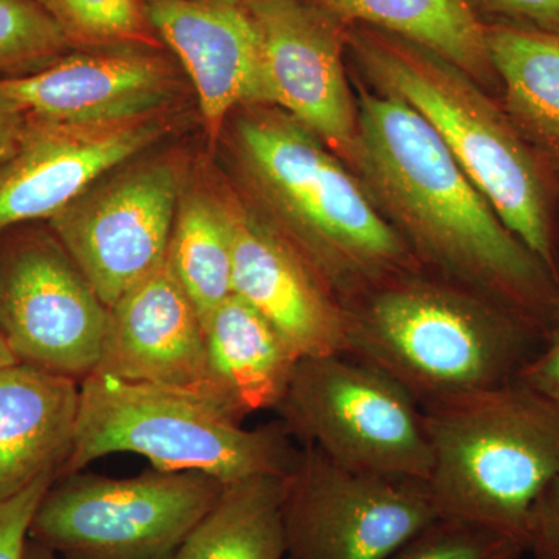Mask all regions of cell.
Returning a JSON list of instances; mask_svg holds the SVG:
<instances>
[{
    "mask_svg": "<svg viewBox=\"0 0 559 559\" xmlns=\"http://www.w3.org/2000/svg\"><path fill=\"white\" fill-rule=\"evenodd\" d=\"M352 164L423 271L513 311L544 336L559 280L514 237L432 127L395 95L362 92Z\"/></svg>",
    "mask_w": 559,
    "mask_h": 559,
    "instance_id": "cell-1",
    "label": "cell"
},
{
    "mask_svg": "<svg viewBox=\"0 0 559 559\" xmlns=\"http://www.w3.org/2000/svg\"><path fill=\"white\" fill-rule=\"evenodd\" d=\"M348 352L393 378L419 406L518 380L538 329L426 271L378 283L344 304Z\"/></svg>",
    "mask_w": 559,
    "mask_h": 559,
    "instance_id": "cell-2",
    "label": "cell"
},
{
    "mask_svg": "<svg viewBox=\"0 0 559 559\" xmlns=\"http://www.w3.org/2000/svg\"><path fill=\"white\" fill-rule=\"evenodd\" d=\"M356 55L378 91L417 110L507 229L559 280V178L503 106L468 73L384 32H356Z\"/></svg>",
    "mask_w": 559,
    "mask_h": 559,
    "instance_id": "cell-3",
    "label": "cell"
},
{
    "mask_svg": "<svg viewBox=\"0 0 559 559\" xmlns=\"http://www.w3.org/2000/svg\"><path fill=\"white\" fill-rule=\"evenodd\" d=\"M250 182L342 305L384 280L421 271L369 191L318 135L285 112H253L237 128Z\"/></svg>",
    "mask_w": 559,
    "mask_h": 559,
    "instance_id": "cell-4",
    "label": "cell"
},
{
    "mask_svg": "<svg viewBox=\"0 0 559 559\" xmlns=\"http://www.w3.org/2000/svg\"><path fill=\"white\" fill-rule=\"evenodd\" d=\"M430 448L425 481L441 518L524 544L536 499L559 462V407L520 381L421 407Z\"/></svg>",
    "mask_w": 559,
    "mask_h": 559,
    "instance_id": "cell-5",
    "label": "cell"
},
{
    "mask_svg": "<svg viewBox=\"0 0 559 559\" xmlns=\"http://www.w3.org/2000/svg\"><path fill=\"white\" fill-rule=\"evenodd\" d=\"M112 454L142 455L151 468L229 485L288 476L300 448L280 421L248 429L198 393L92 373L80 382L75 439L60 476Z\"/></svg>",
    "mask_w": 559,
    "mask_h": 559,
    "instance_id": "cell-6",
    "label": "cell"
},
{
    "mask_svg": "<svg viewBox=\"0 0 559 559\" xmlns=\"http://www.w3.org/2000/svg\"><path fill=\"white\" fill-rule=\"evenodd\" d=\"M278 421L301 447L356 473L425 484L430 448L421 406L403 385L352 355L301 358Z\"/></svg>",
    "mask_w": 559,
    "mask_h": 559,
    "instance_id": "cell-7",
    "label": "cell"
},
{
    "mask_svg": "<svg viewBox=\"0 0 559 559\" xmlns=\"http://www.w3.org/2000/svg\"><path fill=\"white\" fill-rule=\"evenodd\" d=\"M223 489L190 471L151 468L127 479L76 471L47 489L28 538L64 559H157L179 549Z\"/></svg>",
    "mask_w": 559,
    "mask_h": 559,
    "instance_id": "cell-8",
    "label": "cell"
},
{
    "mask_svg": "<svg viewBox=\"0 0 559 559\" xmlns=\"http://www.w3.org/2000/svg\"><path fill=\"white\" fill-rule=\"evenodd\" d=\"M288 559H388L439 518L423 481L342 468L301 447L282 502Z\"/></svg>",
    "mask_w": 559,
    "mask_h": 559,
    "instance_id": "cell-9",
    "label": "cell"
},
{
    "mask_svg": "<svg viewBox=\"0 0 559 559\" xmlns=\"http://www.w3.org/2000/svg\"><path fill=\"white\" fill-rule=\"evenodd\" d=\"M109 308L60 241L0 249V331L20 362L83 381L97 369Z\"/></svg>",
    "mask_w": 559,
    "mask_h": 559,
    "instance_id": "cell-10",
    "label": "cell"
},
{
    "mask_svg": "<svg viewBox=\"0 0 559 559\" xmlns=\"http://www.w3.org/2000/svg\"><path fill=\"white\" fill-rule=\"evenodd\" d=\"M179 194V168L151 162L87 190L50 219L106 307L164 266Z\"/></svg>",
    "mask_w": 559,
    "mask_h": 559,
    "instance_id": "cell-11",
    "label": "cell"
},
{
    "mask_svg": "<svg viewBox=\"0 0 559 559\" xmlns=\"http://www.w3.org/2000/svg\"><path fill=\"white\" fill-rule=\"evenodd\" d=\"M260 36L267 103L352 160L358 103L349 91L337 21L304 0H246Z\"/></svg>",
    "mask_w": 559,
    "mask_h": 559,
    "instance_id": "cell-12",
    "label": "cell"
},
{
    "mask_svg": "<svg viewBox=\"0 0 559 559\" xmlns=\"http://www.w3.org/2000/svg\"><path fill=\"white\" fill-rule=\"evenodd\" d=\"M231 289L277 331L299 358L347 355L344 305L318 271L267 221L227 207Z\"/></svg>",
    "mask_w": 559,
    "mask_h": 559,
    "instance_id": "cell-13",
    "label": "cell"
},
{
    "mask_svg": "<svg viewBox=\"0 0 559 559\" xmlns=\"http://www.w3.org/2000/svg\"><path fill=\"white\" fill-rule=\"evenodd\" d=\"M159 135L160 124L150 117L103 127L31 119L20 150L0 171V231L53 218Z\"/></svg>",
    "mask_w": 559,
    "mask_h": 559,
    "instance_id": "cell-14",
    "label": "cell"
},
{
    "mask_svg": "<svg viewBox=\"0 0 559 559\" xmlns=\"http://www.w3.org/2000/svg\"><path fill=\"white\" fill-rule=\"evenodd\" d=\"M94 373L209 400L204 325L167 263L109 308Z\"/></svg>",
    "mask_w": 559,
    "mask_h": 559,
    "instance_id": "cell-15",
    "label": "cell"
},
{
    "mask_svg": "<svg viewBox=\"0 0 559 559\" xmlns=\"http://www.w3.org/2000/svg\"><path fill=\"white\" fill-rule=\"evenodd\" d=\"M173 90L167 66L140 53L73 55L31 75L0 79V98L31 119L80 127L148 119Z\"/></svg>",
    "mask_w": 559,
    "mask_h": 559,
    "instance_id": "cell-16",
    "label": "cell"
},
{
    "mask_svg": "<svg viewBox=\"0 0 559 559\" xmlns=\"http://www.w3.org/2000/svg\"><path fill=\"white\" fill-rule=\"evenodd\" d=\"M146 14L193 81L210 134H218L237 106L270 105L260 36L246 3L146 0Z\"/></svg>",
    "mask_w": 559,
    "mask_h": 559,
    "instance_id": "cell-17",
    "label": "cell"
},
{
    "mask_svg": "<svg viewBox=\"0 0 559 559\" xmlns=\"http://www.w3.org/2000/svg\"><path fill=\"white\" fill-rule=\"evenodd\" d=\"M80 382L31 364L0 371V503L60 477L75 439Z\"/></svg>",
    "mask_w": 559,
    "mask_h": 559,
    "instance_id": "cell-18",
    "label": "cell"
},
{
    "mask_svg": "<svg viewBox=\"0 0 559 559\" xmlns=\"http://www.w3.org/2000/svg\"><path fill=\"white\" fill-rule=\"evenodd\" d=\"M209 400L237 421L277 411L299 356L259 312L231 294L204 325Z\"/></svg>",
    "mask_w": 559,
    "mask_h": 559,
    "instance_id": "cell-19",
    "label": "cell"
},
{
    "mask_svg": "<svg viewBox=\"0 0 559 559\" xmlns=\"http://www.w3.org/2000/svg\"><path fill=\"white\" fill-rule=\"evenodd\" d=\"M503 109L559 178V33L525 25H487Z\"/></svg>",
    "mask_w": 559,
    "mask_h": 559,
    "instance_id": "cell-20",
    "label": "cell"
},
{
    "mask_svg": "<svg viewBox=\"0 0 559 559\" xmlns=\"http://www.w3.org/2000/svg\"><path fill=\"white\" fill-rule=\"evenodd\" d=\"M337 22H359L432 51L480 86L499 84L487 44V25L469 0H311Z\"/></svg>",
    "mask_w": 559,
    "mask_h": 559,
    "instance_id": "cell-21",
    "label": "cell"
},
{
    "mask_svg": "<svg viewBox=\"0 0 559 559\" xmlns=\"http://www.w3.org/2000/svg\"><path fill=\"white\" fill-rule=\"evenodd\" d=\"M285 477H253L224 485L212 509L175 551L176 559H283Z\"/></svg>",
    "mask_w": 559,
    "mask_h": 559,
    "instance_id": "cell-22",
    "label": "cell"
},
{
    "mask_svg": "<svg viewBox=\"0 0 559 559\" xmlns=\"http://www.w3.org/2000/svg\"><path fill=\"white\" fill-rule=\"evenodd\" d=\"M165 263L205 325L216 308L234 294L227 207L200 193L180 202Z\"/></svg>",
    "mask_w": 559,
    "mask_h": 559,
    "instance_id": "cell-23",
    "label": "cell"
},
{
    "mask_svg": "<svg viewBox=\"0 0 559 559\" xmlns=\"http://www.w3.org/2000/svg\"><path fill=\"white\" fill-rule=\"evenodd\" d=\"M524 544L495 530L452 518H437L388 559H521Z\"/></svg>",
    "mask_w": 559,
    "mask_h": 559,
    "instance_id": "cell-24",
    "label": "cell"
},
{
    "mask_svg": "<svg viewBox=\"0 0 559 559\" xmlns=\"http://www.w3.org/2000/svg\"><path fill=\"white\" fill-rule=\"evenodd\" d=\"M64 46L60 22L31 0H0V70L47 60Z\"/></svg>",
    "mask_w": 559,
    "mask_h": 559,
    "instance_id": "cell-25",
    "label": "cell"
},
{
    "mask_svg": "<svg viewBox=\"0 0 559 559\" xmlns=\"http://www.w3.org/2000/svg\"><path fill=\"white\" fill-rule=\"evenodd\" d=\"M61 27L95 40L132 39L142 32L138 0H47Z\"/></svg>",
    "mask_w": 559,
    "mask_h": 559,
    "instance_id": "cell-26",
    "label": "cell"
},
{
    "mask_svg": "<svg viewBox=\"0 0 559 559\" xmlns=\"http://www.w3.org/2000/svg\"><path fill=\"white\" fill-rule=\"evenodd\" d=\"M57 477H44L16 498L0 503V559L24 558L33 514Z\"/></svg>",
    "mask_w": 559,
    "mask_h": 559,
    "instance_id": "cell-27",
    "label": "cell"
},
{
    "mask_svg": "<svg viewBox=\"0 0 559 559\" xmlns=\"http://www.w3.org/2000/svg\"><path fill=\"white\" fill-rule=\"evenodd\" d=\"M527 547L536 559H559V462L530 513Z\"/></svg>",
    "mask_w": 559,
    "mask_h": 559,
    "instance_id": "cell-28",
    "label": "cell"
},
{
    "mask_svg": "<svg viewBox=\"0 0 559 559\" xmlns=\"http://www.w3.org/2000/svg\"><path fill=\"white\" fill-rule=\"evenodd\" d=\"M518 381L559 407V320L518 374Z\"/></svg>",
    "mask_w": 559,
    "mask_h": 559,
    "instance_id": "cell-29",
    "label": "cell"
},
{
    "mask_svg": "<svg viewBox=\"0 0 559 559\" xmlns=\"http://www.w3.org/2000/svg\"><path fill=\"white\" fill-rule=\"evenodd\" d=\"M510 24L559 33V0H481Z\"/></svg>",
    "mask_w": 559,
    "mask_h": 559,
    "instance_id": "cell-30",
    "label": "cell"
},
{
    "mask_svg": "<svg viewBox=\"0 0 559 559\" xmlns=\"http://www.w3.org/2000/svg\"><path fill=\"white\" fill-rule=\"evenodd\" d=\"M28 123L31 117L24 110L0 98V171L20 150Z\"/></svg>",
    "mask_w": 559,
    "mask_h": 559,
    "instance_id": "cell-31",
    "label": "cell"
},
{
    "mask_svg": "<svg viewBox=\"0 0 559 559\" xmlns=\"http://www.w3.org/2000/svg\"><path fill=\"white\" fill-rule=\"evenodd\" d=\"M22 559H58V555L50 550L49 547L28 538L27 544H25L24 558Z\"/></svg>",
    "mask_w": 559,
    "mask_h": 559,
    "instance_id": "cell-32",
    "label": "cell"
},
{
    "mask_svg": "<svg viewBox=\"0 0 559 559\" xmlns=\"http://www.w3.org/2000/svg\"><path fill=\"white\" fill-rule=\"evenodd\" d=\"M16 362H20V360L13 355L9 344H7L5 337H3L2 331H0V371Z\"/></svg>",
    "mask_w": 559,
    "mask_h": 559,
    "instance_id": "cell-33",
    "label": "cell"
},
{
    "mask_svg": "<svg viewBox=\"0 0 559 559\" xmlns=\"http://www.w3.org/2000/svg\"><path fill=\"white\" fill-rule=\"evenodd\" d=\"M157 559H176V557H175V554H168V555H165V557H160Z\"/></svg>",
    "mask_w": 559,
    "mask_h": 559,
    "instance_id": "cell-34",
    "label": "cell"
},
{
    "mask_svg": "<svg viewBox=\"0 0 559 559\" xmlns=\"http://www.w3.org/2000/svg\"><path fill=\"white\" fill-rule=\"evenodd\" d=\"M558 241H559V213H558Z\"/></svg>",
    "mask_w": 559,
    "mask_h": 559,
    "instance_id": "cell-35",
    "label": "cell"
}]
</instances>
